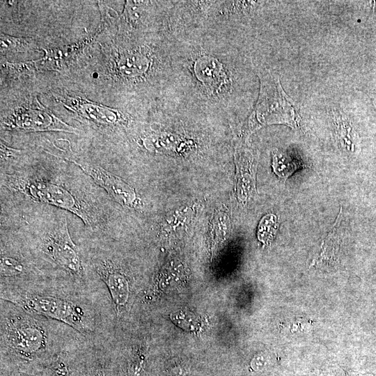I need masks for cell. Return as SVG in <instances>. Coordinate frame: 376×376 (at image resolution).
Segmentation results:
<instances>
[{"instance_id": "obj_1", "label": "cell", "mask_w": 376, "mask_h": 376, "mask_svg": "<svg viewBox=\"0 0 376 376\" xmlns=\"http://www.w3.org/2000/svg\"><path fill=\"white\" fill-rule=\"evenodd\" d=\"M169 34L175 74L171 105L204 119L226 120L249 109L256 68L241 41L205 29Z\"/></svg>"}, {"instance_id": "obj_2", "label": "cell", "mask_w": 376, "mask_h": 376, "mask_svg": "<svg viewBox=\"0 0 376 376\" xmlns=\"http://www.w3.org/2000/svg\"><path fill=\"white\" fill-rule=\"evenodd\" d=\"M26 155L0 173L1 191L17 200L64 210L80 219L86 231L109 237L114 226L116 203L74 164Z\"/></svg>"}, {"instance_id": "obj_3", "label": "cell", "mask_w": 376, "mask_h": 376, "mask_svg": "<svg viewBox=\"0 0 376 376\" xmlns=\"http://www.w3.org/2000/svg\"><path fill=\"white\" fill-rule=\"evenodd\" d=\"M255 68L260 91L256 104L242 127L244 137L273 124L297 128L300 117L294 102L282 88L279 75L264 65H255Z\"/></svg>"}, {"instance_id": "obj_4", "label": "cell", "mask_w": 376, "mask_h": 376, "mask_svg": "<svg viewBox=\"0 0 376 376\" xmlns=\"http://www.w3.org/2000/svg\"><path fill=\"white\" fill-rule=\"evenodd\" d=\"M27 313L61 321L81 331L90 330L88 319L81 306L67 299L41 295H21L5 298Z\"/></svg>"}, {"instance_id": "obj_5", "label": "cell", "mask_w": 376, "mask_h": 376, "mask_svg": "<svg viewBox=\"0 0 376 376\" xmlns=\"http://www.w3.org/2000/svg\"><path fill=\"white\" fill-rule=\"evenodd\" d=\"M55 157L78 166L116 203L131 208L137 207L139 205V198L134 188L109 169L85 157L75 154L72 150H62L61 154Z\"/></svg>"}, {"instance_id": "obj_6", "label": "cell", "mask_w": 376, "mask_h": 376, "mask_svg": "<svg viewBox=\"0 0 376 376\" xmlns=\"http://www.w3.org/2000/svg\"><path fill=\"white\" fill-rule=\"evenodd\" d=\"M1 327L3 344L18 354L29 356L47 345V336L42 326L23 313L2 317Z\"/></svg>"}, {"instance_id": "obj_7", "label": "cell", "mask_w": 376, "mask_h": 376, "mask_svg": "<svg viewBox=\"0 0 376 376\" xmlns=\"http://www.w3.org/2000/svg\"><path fill=\"white\" fill-rule=\"evenodd\" d=\"M1 131L47 132L61 131L78 134V129L66 124L47 112L38 109H16L3 116Z\"/></svg>"}, {"instance_id": "obj_8", "label": "cell", "mask_w": 376, "mask_h": 376, "mask_svg": "<svg viewBox=\"0 0 376 376\" xmlns=\"http://www.w3.org/2000/svg\"><path fill=\"white\" fill-rule=\"evenodd\" d=\"M91 267L107 287L116 313L120 314L130 296V286L125 274L109 255L95 256Z\"/></svg>"}, {"instance_id": "obj_9", "label": "cell", "mask_w": 376, "mask_h": 376, "mask_svg": "<svg viewBox=\"0 0 376 376\" xmlns=\"http://www.w3.org/2000/svg\"><path fill=\"white\" fill-rule=\"evenodd\" d=\"M7 239L1 234L0 272L1 278H15L24 276L30 265L20 252L11 249Z\"/></svg>"}, {"instance_id": "obj_10", "label": "cell", "mask_w": 376, "mask_h": 376, "mask_svg": "<svg viewBox=\"0 0 376 376\" xmlns=\"http://www.w3.org/2000/svg\"><path fill=\"white\" fill-rule=\"evenodd\" d=\"M272 167L276 174L287 179L295 171L302 167V164L290 155L276 151L272 155Z\"/></svg>"}, {"instance_id": "obj_11", "label": "cell", "mask_w": 376, "mask_h": 376, "mask_svg": "<svg viewBox=\"0 0 376 376\" xmlns=\"http://www.w3.org/2000/svg\"><path fill=\"white\" fill-rule=\"evenodd\" d=\"M278 228L276 217L274 214H267L260 221L258 237L260 241L264 244H267L274 238Z\"/></svg>"}, {"instance_id": "obj_12", "label": "cell", "mask_w": 376, "mask_h": 376, "mask_svg": "<svg viewBox=\"0 0 376 376\" xmlns=\"http://www.w3.org/2000/svg\"><path fill=\"white\" fill-rule=\"evenodd\" d=\"M54 376H67L66 371L64 368H59L56 370Z\"/></svg>"}]
</instances>
